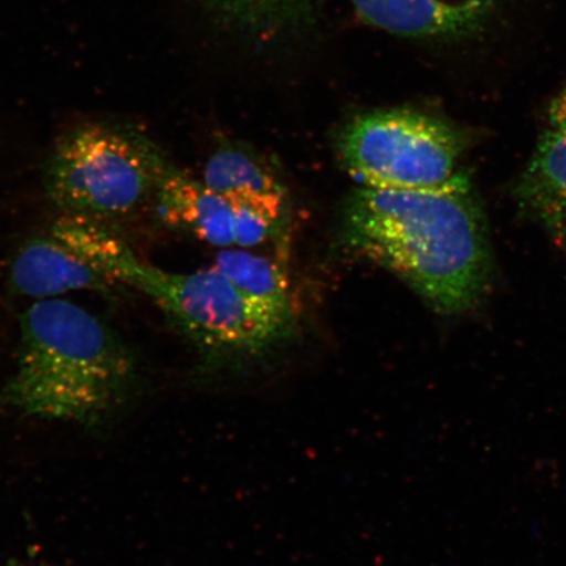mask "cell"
Listing matches in <instances>:
<instances>
[{
  "label": "cell",
  "instance_id": "obj_1",
  "mask_svg": "<svg viewBox=\"0 0 566 566\" xmlns=\"http://www.w3.org/2000/svg\"><path fill=\"white\" fill-rule=\"evenodd\" d=\"M343 231L354 252L399 275L438 314L470 313L490 286V238L470 180L436 190L357 189Z\"/></svg>",
  "mask_w": 566,
  "mask_h": 566
},
{
  "label": "cell",
  "instance_id": "obj_2",
  "mask_svg": "<svg viewBox=\"0 0 566 566\" xmlns=\"http://www.w3.org/2000/svg\"><path fill=\"white\" fill-rule=\"evenodd\" d=\"M133 374L129 352L101 318L74 302L41 300L21 315L19 363L0 405L94 424L126 398Z\"/></svg>",
  "mask_w": 566,
  "mask_h": 566
},
{
  "label": "cell",
  "instance_id": "obj_3",
  "mask_svg": "<svg viewBox=\"0 0 566 566\" xmlns=\"http://www.w3.org/2000/svg\"><path fill=\"white\" fill-rule=\"evenodd\" d=\"M117 283L151 298L201 349L211 367L247 363L292 335L295 315L248 298L219 271L169 273L144 263L132 250L113 268Z\"/></svg>",
  "mask_w": 566,
  "mask_h": 566
},
{
  "label": "cell",
  "instance_id": "obj_4",
  "mask_svg": "<svg viewBox=\"0 0 566 566\" xmlns=\"http://www.w3.org/2000/svg\"><path fill=\"white\" fill-rule=\"evenodd\" d=\"M172 167L158 145L133 127L88 123L56 139L42 182L63 214L105 222L154 198Z\"/></svg>",
  "mask_w": 566,
  "mask_h": 566
},
{
  "label": "cell",
  "instance_id": "obj_5",
  "mask_svg": "<svg viewBox=\"0 0 566 566\" xmlns=\"http://www.w3.org/2000/svg\"><path fill=\"white\" fill-rule=\"evenodd\" d=\"M338 153L364 187L436 190L469 181L465 139L444 119L412 109L366 113L344 127Z\"/></svg>",
  "mask_w": 566,
  "mask_h": 566
},
{
  "label": "cell",
  "instance_id": "obj_6",
  "mask_svg": "<svg viewBox=\"0 0 566 566\" xmlns=\"http://www.w3.org/2000/svg\"><path fill=\"white\" fill-rule=\"evenodd\" d=\"M12 292L33 300L59 298L70 292H109L117 283L52 231L19 248L10 269Z\"/></svg>",
  "mask_w": 566,
  "mask_h": 566
},
{
  "label": "cell",
  "instance_id": "obj_7",
  "mask_svg": "<svg viewBox=\"0 0 566 566\" xmlns=\"http://www.w3.org/2000/svg\"><path fill=\"white\" fill-rule=\"evenodd\" d=\"M370 24L409 38H446L472 31L494 0H352Z\"/></svg>",
  "mask_w": 566,
  "mask_h": 566
},
{
  "label": "cell",
  "instance_id": "obj_8",
  "mask_svg": "<svg viewBox=\"0 0 566 566\" xmlns=\"http://www.w3.org/2000/svg\"><path fill=\"white\" fill-rule=\"evenodd\" d=\"M158 214L172 228L219 248L233 245L232 207L203 181L172 167L154 196Z\"/></svg>",
  "mask_w": 566,
  "mask_h": 566
},
{
  "label": "cell",
  "instance_id": "obj_9",
  "mask_svg": "<svg viewBox=\"0 0 566 566\" xmlns=\"http://www.w3.org/2000/svg\"><path fill=\"white\" fill-rule=\"evenodd\" d=\"M527 214L563 242L566 238V134L547 129L516 186Z\"/></svg>",
  "mask_w": 566,
  "mask_h": 566
},
{
  "label": "cell",
  "instance_id": "obj_10",
  "mask_svg": "<svg viewBox=\"0 0 566 566\" xmlns=\"http://www.w3.org/2000/svg\"><path fill=\"white\" fill-rule=\"evenodd\" d=\"M214 266L248 298L280 313L295 315L287 273L277 261L243 248H224L218 253Z\"/></svg>",
  "mask_w": 566,
  "mask_h": 566
},
{
  "label": "cell",
  "instance_id": "obj_11",
  "mask_svg": "<svg viewBox=\"0 0 566 566\" xmlns=\"http://www.w3.org/2000/svg\"><path fill=\"white\" fill-rule=\"evenodd\" d=\"M202 181L229 201L235 198L286 196L271 169L239 147H221L212 154L205 166Z\"/></svg>",
  "mask_w": 566,
  "mask_h": 566
},
{
  "label": "cell",
  "instance_id": "obj_12",
  "mask_svg": "<svg viewBox=\"0 0 566 566\" xmlns=\"http://www.w3.org/2000/svg\"><path fill=\"white\" fill-rule=\"evenodd\" d=\"M226 18L260 38L301 27L313 12V0H210Z\"/></svg>",
  "mask_w": 566,
  "mask_h": 566
},
{
  "label": "cell",
  "instance_id": "obj_13",
  "mask_svg": "<svg viewBox=\"0 0 566 566\" xmlns=\"http://www.w3.org/2000/svg\"><path fill=\"white\" fill-rule=\"evenodd\" d=\"M233 218V245L251 250L277 237L286 222V196L235 198L229 201Z\"/></svg>",
  "mask_w": 566,
  "mask_h": 566
},
{
  "label": "cell",
  "instance_id": "obj_14",
  "mask_svg": "<svg viewBox=\"0 0 566 566\" xmlns=\"http://www.w3.org/2000/svg\"><path fill=\"white\" fill-rule=\"evenodd\" d=\"M548 129L566 134V86L551 105Z\"/></svg>",
  "mask_w": 566,
  "mask_h": 566
}]
</instances>
